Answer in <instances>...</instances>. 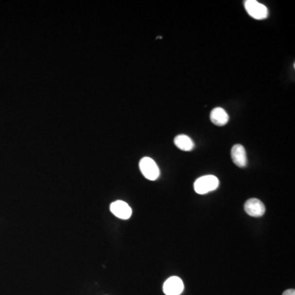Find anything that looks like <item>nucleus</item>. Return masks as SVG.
I'll use <instances>...</instances> for the list:
<instances>
[{
  "label": "nucleus",
  "mask_w": 295,
  "mask_h": 295,
  "mask_svg": "<svg viewBox=\"0 0 295 295\" xmlns=\"http://www.w3.org/2000/svg\"><path fill=\"white\" fill-rule=\"evenodd\" d=\"M219 186V180L217 176L212 175H204L196 180L193 188L199 194H206L211 191L217 190Z\"/></svg>",
  "instance_id": "1"
},
{
  "label": "nucleus",
  "mask_w": 295,
  "mask_h": 295,
  "mask_svg": "<svg viewBox=\"0 0 295 295\" xmlns=\"http://www.w3.org/2000/svg\"><path fill=\"white\" fill-rule=\"evenodd\" d=\"M139 169L144 177L149 180H156L159 177V168L150 157H143L139 162Z\"/></svg>",
  "instance_id": "2"
},
{
  "label": "nucleus",
  "mask_w": 295,
  "mask_h": 295,
  "mask_svg": "<svg viewBox=\"0 0 295 295\" xmlns=\"http://www.w3.org/2000/svg\"><path fill=\"white\" fill-rule=\"evenodd\" d=\"M244 8L249 16L257 20H263L268 16V9L266 6L256 0L244 1Z\"/></svg>",
  "instance_id": "3"
},
{
  "label": "nucleus",
  "mask_w": 295,
  "mask_h": 295,
  "mask_svg": "<svg viewBox=\"0 0 295 295\" xmlns=\"http://www.w3.org/2000/svg\"><path fill=\"white\" fill-rule=\"evenodd\" d=\"M110 211L116 217L122 220H128L132 215V209L128 204L121 200L113 202L110 205Z\"/></svg>",
  "instance_id": "4"
},
{
  "label": "nucleus",
  "mask_w": 295,
  "mask_h": 295,
  "mask_svg": "<svg viewBox=\"0 0 295 295\" xmlns=\"http://www.w3.org/2000/svg\"><path fill=\"white\" fill-rule=\"evenodd\" d=\"M183 290V281L177 277H170L163 285V292L166 295H180Z\"/></svg>",
  "instance_id": "5"
},
{
  "label": "nucleus",
  "mask_w": 295,
  "mask_h": 295,
  "mask_svg": "<svg viewBox=\"0 0 295 295\" xmlns=\"http://www.w3.org/2000/svg\"><path fill=\"white\" fill-rule=\"evenodd\" d=\"M244 211L250 217H261L266 212V207L259 199H250L244 204Z\"/></svg>",
  "instance_id": "6"
},
{
  "label": "nucleus",
  "mask_w": 295,
  "mask_h": 295,
  "mask_svg": "<svg viewBox=\"0 0 295 295\" xmlns=\"http://www.w3.org/2000/svg\"><path fill=\"white\" fill-rule=\"evenodd\" d=\"M231 158L234 163L239 167L247 166L246 151L241 144H235L231 149Z\"/></svg>",
  "instance_id": "7"
},
{
  "label": "nucleus",
  "mask_w": 295,
  "mask_h": 295,
  "mask_svg": "<svg viewBox=\"0 0 295 295\" xmlns=\"http://www.w3.org/2000/svg\"><path fill=\"white\" fill-rule=\"evenodd\" d=\"M210 119L214 125L218 126H223L227 124L229 121V116L222 107H215L210 113Z\"/></svg>",
  "instance_id": "8"
},
{
  "label": "nucleus",
  "mask_w": 295,
  "mask_h": 295,
  "mask_svg": "<svg viewBox=\"0 0 295 295\" xmlns=\"http://www.w3.org/2000/svg\"><path fill=\"white\" fill-rule=\"evenodd\" d=\"M174 144L178 149L183 151H191L194 147L193 140L186 135H179L174 139Z\"/></svg>",
  "instance_id": "9"
},
{
  "label": "nucleus",
  "mask_w": 295,
  "mask_h": 295,
  "mask_svg": "<svg viewBox=\"0 0 295 295\" xmlns=\"http://www.w3.org/2000/svg\"><path fill=\"white\" fill-rule=\"evenodd\" d=\"M282 295H295V290L294 289L285 290V292L283 293Z\"/></svg>",
  "instance_id": "10"
}]
</instances>
